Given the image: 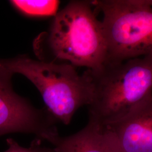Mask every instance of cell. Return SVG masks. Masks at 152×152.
I'll list each match as a JSON object with an SVG mask.
<instances>
[{
    "label": "cell",
    "instance_id": "obj_1",
    "mask_svg": "<svg viewBox=\"0 0 152 152\" xmlns=\"http://www.w3.org/2000/svg\"><path fill=\"white\" fill-rule=\"evenodd\" d=\"M91 1H72L55 15L46 32L36 39L41 60L66 63L95 71L108 58L102 22Z\"/></svg>",
    "mask_w": 152,
    "mask_h": 152
},
{
    "label": "cell",
    "instance_id": "obj_2",
    "mask_svg": "<svg viewBox=\"0 0 152 152\" xmlns=\"http://www.w3.org/2000/svg\"><path fill=\"white\" fill-rule=\"evenodd\" d=\"M86 71L93 88L88 121L114 123L152 98V54Z\"/></svg>",
    "mask_w": 152,
    "mask_h": 152
},
{
    "label": "cell",
    "instance_id": "obj_3",
    "mask_svg": "<svg viewBox=\"0 0 152 152\" xmlns=\"http://www.w3.org/2000/svg\"><path fill=\"white\" fill-rule=\"evenodd\" d=\"M0 73L25 76L38 89L49 113L64 125L69 124L78 109L92 101V83L86 71L79 75L68 63L34 60L21 55L0 59Z\"/></svg>",
    "mask_w": 152,
    "mask_h": 152
},
{
    "label": "cell",
    "instance_id": "obj_4",
    "mask_svg": "<svg viewBox=\"0 0 152 152\" xmlns=\"http://www.w3.org/2000/svg\"><path fill=\"white\" fill-rule=\"evenodd\" d=\"M91 1L103 14L107 61L120 62L152 54V7L140 0Z\"/></svg>",
    "mask_w": 152,
    "mask_h": 152
},
{
    "label": "cell",
    "instance_id": "obj_5",
    "mask_svg": "<svg viewBox=\"0 0 152 152\" xmlns=\"http://www.w3.org/2000/svg\"><path fill=\"white\" fill-rule=\"evenodd\" d=\"M11 76L0 73V136L12 133L33 134L53 145L60 137L58 122L47 109H38L12 87Z\"/></svg>",
    "mask_w": 152,
    "mask_h": 152
},
{
    "label": "cell",
    "instance_id": "obj_6",
    "mask_svg": "<svg viewBox=\"0 0 152 152\" xmlns=\"http://www.w3.org/2000/svg\"><path fill=\"white\" fill-rule=\"evenodd\" d=\"M115 136L122 152H152V98L124 118L103 125Z\"/></svg>",
    "mask_w": 152,
    "mask_h": 152
},
{
    "label": "cell",
    "instance_id": "obj_7",
    "mask_svg": "<svg viewBox=\"0 0 152 152\" xmlns=\"http://www.w3.org/2000/svg\"><path fill=\"white\" fill-rule=\"evenodd\" d=\"M54 147L55 152H122L110 131L90 121L76 134L60 136Z\"/></svg>",
    "mask_w": 152,
    "mask_h": 152
},
{
    "label": "cell",
    "instance_id": "obj_8",
    "mask_svg": "<svg viewBox=\"0 0 152 152\" xmlns=\"http://www.w3.org/2000/svg\"><path fill=\"white\" fill-rule=\"evenodd\" d=\"M9 2L16 10L24 15L37 17L55 16L59 5V1L53 0H12Z\"/></svg>",
    "mask_w": 152,
    "mask_h": 152
},
{
    "label": "cell",
    "instance_id": "obj_9",
    "mask_svg": "<svg viewBox=\"0 0 152 152\" xmlns=\"http://www.w3.org/2000/svg\"><path fill=\"white\" fill-rule=\"evenodd\" d=\"M41 141V140L36 138L32 142L30 147L26 148L20 145L12 139H7L6 142L8 149L4 152H55L54 148L42 146Z\"/></svg>",
    "mask_w": 152,
    "mask_h": 152
},
{
    "label": "cell",
    "instance_id": "obj_10",
    "mask_svg": "<svg viewBox=\"0 0 152 152\" xmlns=\"http://www.w3.org/2000/svg\"><path fill=\"white\" fill-rule=\"evenodd\" d=\"M140 1L142 4L152 7V0H140Z\"/></svg>",
    "mask_w": 152,
    "mask_h": 152
}]
</instances>
